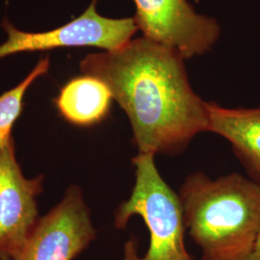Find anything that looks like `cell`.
<instances>
[{
  "label": "cell",
  "mask_w": 260,
  "mask_h": 260,
  "mask_svg": "<svg viewBox=\"0 0 260 260\" xmlns=\"http://www.w3.org/2000/svg\"><path fill=\"white\" fill-rule=\"evenodd\" d=\"M114 101L111 90L93 75L76 76L61 88L54 101L60 116L79 127H92L107 119Z\"/></svg>",
  "instance_id": "cell-9"
},
{
  "label": "cell",
  "mask_w": 260,
  "mask_h": 260,
  "mask_svg": "<svg viewBox=\"0 0 260 260\" xmlns=\"http://www.w3.org/2000/svg\"><path fill=\"white\" fill-rule=\"evenodd\" d=\"M178 196L202 260H250L260 234V183L238 173L211 179L196 172Z\"/></svg>",
  "instance_id": "cell-2"
},
{
  "label": "cell",
  "mask_w": 260,
  "mask_h": 260,
  "mask_svg": "<svg viewBox=\"0 0 260 260\" xmlns=\"http://www.w3.org/2000/svg\"><path fill=\"white\" fill-rule=\"evenodd\" d=\"M154 157L138 152L132 158L135 184L129 199L115 212V226L119 230L125 229L133 216L143 219L149 230V248L139 256L131 238L124 245L122 260H194L184 243L186 225L179 196L161 177Z\"/></svg>",
  "instance_id": "cell-3"
},
{
  "label": "cell",
  "mask_w": 260,
  "mask_h": 260,
  "mask_svg": "<svg viewBox=\"0 0 260 260\" xmlns=\"http://www.w3.org/2000/svg\"><path fill=\"white\" fill-rule=\"evenodd\" d=\"M43 180L22 175L15 142L0 149V260L16 259L35 229Z\"/></svg>",
  "instance_id": "cell-7"
},
{
  "label": "cell",
  "mask_w": 260,
  "mask_h": 260,
  "mask_svg": "<svg viewBox=\"0 0 260 260\" xmlns=\"http://www.w3.org/2000/svg\"><path fill=\"white\" fill-rule=\"evenodd\" d=\"M95 235L81 190L71 186L63 201L38 221L15 260H74Z\"/></svg>",
  "instance_id": "cell-6"
},
{
  "label": "cell",
  "mask_w": 260,
  "mask_h": 260,
  "mask_svg": "<svg viewBox=\"0 0 260 260\" xmlns=\"http://www.w3.org/2000/svg\"><path fill=\"white\" fill-rule=\"evenodd\" d=\"M143 37L175 50L184 60L208 51L220 36L214 19L200 15L187 0H133Z\"/></svg>",
  "instance_id": "cell-5"
},
{
  "label": "cell",
  "mask_w": 260,
  "mask_h": 260,
  "mask_svg": "<svg viewBox=\"0 0 260 260\" xmlns=\"http://www.w3.org/2000/svg\"><path fill=\"white\" fill-rule=\"evenodd\" d=\"M49 69L48 58L42 59L22 82L0 95V149L14 142L12 130L23 109V99L28 88Z\"/></svg>",
  "instance_id": "cell-10"
},
{
  "label": "cell",
  "mask_w": 260,
  "mask_h": 260,
  "mask_svg": "<svg viewBox=\"0 0 260 260\" xmlns=\"http://www.w3.org/2000/svg\"><path fill=\"white\" fill-rule=\"evenodd\" d=\"M207 107L208 131L231 143L250 178L260 183V106L224 108L207 103Z\"/></svg>",
  "instance_id": "cell-8"
},
{
  "label": "cell",
  "mask_w": 260,
  "mask_h": 260,
  "mask_svg": "<svg viewBox=\"0 0 260 260\" xmlns=\"http://www.w3.org/2000/svg\"><path fill=\"white\" fill-rule=\"evenodd\" d=\"M250 260H260V234Z\"/></svg>",
  "instance_id": "cell-11"
},
{
  "label": "cell",
  "mask_w": 260,
  "mask_h": 260,
  "mask_svg": "<svg viewBox=\"0 0 260 260\" xmlns=\"http://www.w3.org/2000/svg\"><path fill=\"white\" fill-rule=\"evenodd\" d=\"M99 0H92L83 14L61 27L46 32H23L9 21L3 22L8 38L0 45V58L19 52L59 47H98L106 51L123 47L138 30L134 18L110 19L96 11Z\"/></svg>",
  "instance_id": "cell-4"
},
{
  "label": "cell",
  "mask_w": 260,
  "mask_h": 260,
  "mask_svg": "<svg viewBox=\"0 0 260 260\" xmlns=\"http://www.w3.org/2000/svg\"><path fill=\"white\" fill-rule=\"evenodd\" d=\"M85 75L102 79L130 121L139 152L174 155L208 131V107L192 89L184 59L141 37L115 50L87 55Z\"/></svg>",
  "instance_id": "cell-1"
}]
</instances>
